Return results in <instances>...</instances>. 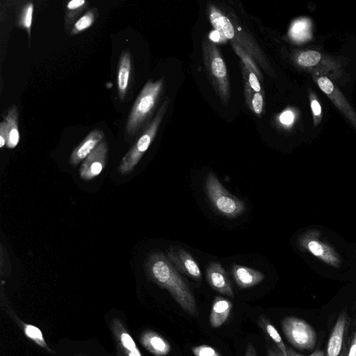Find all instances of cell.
<instances>
[{"label":"cell","mask_w":356,"mask_h":356,"mask_svg":"<svg viewBox=\"0 0 356 356\" xmlns=\"http://www.w3.org/2000/svg\"><path fill=\"white\" fill-rule=\"evenodd\" d=\"M145 270L147 277L166 289L177 304L191 316L198 314L195 296L177 269L161 251H154L147 257Z\"/></svg>","instance_id":"cell-1"},{"label":"cell","mask_w":356,"mask_h":356,"mask_svg":"<svg viewBox=\"0 0 356 356\" xmlns=\"http://www.w3.org/2000/svg\"><path fill=\"white\" fill-rule=\"evenodd\" d=\"M164 86V80L161 78L146 82L128 115L124 129L127 140L137 136L143 131L152 119L153 113L159 104Z\"/></svg>","instance_id":"cell-2"},{"label":"cell","mask_w":356,"mask_h":356,"mask_svg":"<svg viewBox=\"0 0 356 356\" xmlns=\"http://www.w3.org/2000/svg\"><path fill=\"white\" fill-rule=\"evenodd\" d=\"M202 58L208 79L221 102H229V84L227 67L216 44L209 39L202 42Z\"/></svg>","instance_id":"cell-3"},{"label":"cell","mask_w":356,"mask_h":356,"mask_svg":"<svg viewBox=\"0 0 356 356\" xmlns=\"http://www.w3.org/2000/svg\"><path fill=\"white\" fill-rule=\"evenodd\" d=\"M168 105L169 99L166 98L160 106L152 121L122 157L118 166V171L121 175H125L131 172L138 165L143 156L153 142L166 113Z\"/></svg>","instance_id":"cell-4"},{"label":"cell","mask_w":356,"mask_h":356,"mask_svg":"<svg viewBox=\"0 0 356 356\" xmlns=\"http://www.w3.org/2000/svg\"><path fill=\"white\" fill-rule=\"evenodd\" d=\"M205 188L212 207L218 213L229 218H235L244 213V202L230 193L212 172L207 176Z\"/></svg>","instance_id":"cell-5"},{"label":"cell","mask_w":356,"mask_h":356,"mask_svg":"<svg viewBox=\"0 0 356 356\" xmlns=\"http://www.w3.org/2000/svg\"><path fill=\"white\" fill-rule=\"evenodd\" d=\"M220 26L225 38L239 46L266 72L269 71L270 67L264 54L256 42L241 27L238 22L230 19L222 13Z\"/></svg>","instance_id":"cell-6"},{"label":"cell","mask_w":356,"mask_h":356,"mask_svg":"<svg viewBox=\"0 0 356 356\" xmlns=\"http://www.w3.org/2000/svg\"><path fill=\"white\" fill-rule=\"evenodd\" d=\"M281 325L285 337L294 347L302 350H312L315 347L316 332L307 321L296 316H286Z\"/></svg>","instance_id":"cell-7"},{"label":"cell","mask_w":356,"mask_h":356,"mask_svg":"<svg viewBox=\"0 0 356 356\" xmlns=\"http://www.w3.org/2000/svg\"><path fill=\"white\" fill-rule=\"evenodd\" d=\"M318 231H309L302 234L298 238L300 247L312 254L335 268H339L341 259L337 252L330 245L319 238Z\"/></svg>","instance_id":"cell-8"},{"label":"cell","mask_w":356,"mask_h":356,"mask_svg":"<svg viewBox=\"0 0 356 356\" xmlns=\"http://www.w3.org/2000/svg\"><path fill=\"white\" fill-rule=\"evenodd\" d=\"M108 147L105 139L82 162L79 173L84 181H90L97 177L106 165Z\"/></svg>","instance_id":"cell-9"},{"label":"cell","mask_w":356,"mask_h":356,"mask_svg":"<svg viewBox=\"0 0 356 356\" xmlns=\"http://www.w3.org/2000/svg\"><path fill=\"white\" fill-rule=\"evenodd\" d=\"M167 257L174 267L195 281H200L202 273L199 266L190 253L180 247L169 249Z\"/></svg>","instance_id":"cell-10"},{"label":"cell","mask_w":356,"mask_h":356,"mask_svg":"<svg viewBox=\"0 0 356 356\" xmlns=\"http://www.w3.org/2000/svg\"><path fill=\"white\" fill-rule=\"evenodd\" d=\"M111 330L120 356H143L134 339L120 319L115 318L112 320Z\"/></svg>","instance_id":"cell-11"},{"label":"cell","mask_w":356,"mask_h":356,"mask_svg":"<svg viewBox=\"0 0 356 356\" xmlns=\"http://www.w3.org/2000/svg\"><path fill=\"white\" fill-rule=\"evenodd\" d=\"M206 277L209 286L216 291L234 298V291L227 275L220 263L209 264L206 270Z\"/></svg>","instance_id":"cell-12"},{"label":"cell","mask_w":356,"mask_h":356,"mask_svg":"<svg viewBox=\"0 0 356 356\" xmlns=\"http://www.w3.org/2000/svg\"><path fill=\"white\" fill-rule=\"evenodd\" d=\"M104 137V131L99 129H95L88 133L72 151L69 159L70 165L76 166L83 161Z\"/></svg>","instance_id":"cell-13"},{"label":"cell","mask_w":356,"mask_h":356,"mask_svg":"<svg viewBox=\"0 0 356 356\" xmlns=\"http://www.w3.org/2000/svg\"><path fill=\"white\" fill-rule=\"evenodd\" d=\"M133 63L131 53L125 49L120 54L117 72V86L118 96L124 101L127 96L132 77Z\"/></svg>","instance_id":"cell-14"},{"label":"cell","mask_w":356,"mask_h":356,"mask_svg":"<svg viewBox=\"0 0 356 356\" xmlns=\"http://www.w3.org/2000/svg\"><path fill=\"white\" fill-rule=\"evenodd\" d=\"M347 323V312H342L338 316L330 334L325 356H339L343 348Z\"/></svg>","instance_id":"cell-15"},{"label":"cell","mask_w":356,"mask_h":356,"mask_svg":"<svg viewBox=\"0 0 356 356\" xmlns=\"http://www.w3.org/2000/svg\"><path fill=\"white\" fill-rule=\"evenodd\" d=\"M140 340L143 346L155 356H165L171 351L170 343L156 332L146 330L141 334Z\"/></svg>","instance_id":"cell-16"},{"label":"cell","mask_w":356,"mask_h":356,"mask_svg":"<svg viewBox=\"0 0 356 356\" xmlns=\"http://www.w3.org/2000/svg\"><path fill=\"white\" fill-rule=\"evenodd\" d=\"M232 270L234 280L241 289L252 287L265 278L261 272L245 266L235 264Z\"/></svg>","instance_id":"cell-17"},{"label":"cell","mask_w":356,"mask_h":356,"mask_svg":"<svg viewBox=\"0 0 356 356\" xmlns=\"http://www.w3.org/2000/svg\"><path fill=\"white\" fill-rule=\"evenodd\" d=\"M232 309V302L221 296H216L212 303L209 322L211 325L217 328L228 319Z\"/></svg>","instance_id":"cell-18"},{"label":"cell","mask_w":356,"mask_h":356,"mask_svg":"<svg viewBox=\"0 0 356 356\" xmlns=\"http://www.w3.org/2000/svg\"><path fill=\"white\" fill-rule=\"evenodd\" d=\"M19 112L18 108L13 105L8 111L4 119L7 122L8 129V138L6 143L8 148L13 149L19 143V131L18 127Z\"/></svg>","instance_id":"cell-19"},{"label":"cell","mask_w":356,"mask_h":356,"mask_svg":"<svg viewBox=\"0 0 356 356\" xmlns=\"http://www.w3.org/2000/svg\"><path fill=\"white\" fill-rule=\"evenodd\" d=\"M89 2L86 0H71L66 3L65 27L70 32L74 24L88 8Z\"/></svg>","instance_id":"cell-20"},{"label":"cell","mask_w":356,"mask_h":356,"mask_svg":"<svg viewBox=\"0 0 356 356\" xmlns=\"http://www.w3.org/2000/svg\"><path fill=\"white\" fill-rule=\"evenodd\" d=\"M15 320L22 327L24 335L28 339L33 341L38 346L46 350L47 352L54 353V351H53L47 345L43 334L39 327L32 324L26 323L16 318H15Z\"/></svg>","instance_id":"cell-21"},{"label":"cell","mask_w":356,"mask_h":356,"mask_svg":"<svg viewBox=\"0 0 356 356\" xmlns=\"http://www.w3.org/2000/svg\"><path fill=\"white\" fill-rule=\"evenodd\" d=\"M98 15V10L96 8L87 10L72 26L70 31V35L80 34L91 27L96 21Z\"/></svg>","instance_id":"cell-22"},{"label":"cell","mask_w":356,"mask_h":356,"mask_svg":"<svg viewBox=\"0 0 356 356\" xmlns=\"http://www.w3.org/2000/svg\"><path fill=\"white\" fill-rule=\"evenodd\" d=\"M258 324L274 341L277 348L281 351L282 355L287 356L286 347L279 332L271 323L270 321L266 316L261 315L258 318Z\"/></svg>","instance_id":"cell-23"},{"label":"cell","mask_w":356,"mask_h":356,"mask_svg":"<svg viewBox=\"0 0 356 356\" xmlns=\"http://www.w3.org/2000/svg\"><path fill=\"white\" fill-rule=\"evenodd\" d=\"M34 6L31 1L26 3L19 13L17 25L24 29L31 38Z\"/></svg>","instance_id":"cell-24"},{"label":"cell","mask_w":356,"mask_h":356,"mask_svg":"<svg viewBox=\"0 0 356 356\" xmlns=\"http://www.w3.org/2000/svg\"><path fill=\"white\" fill-rule=\"evenodd\" d=\"M232 46L248 71L254 73L258 78L262 79L261 73L254 60L237 44L232 42Z\"/></svg>","instance_id":"cell-25"},{"label":"cell","mask_w":356,"mask_h":356,"mask_svg":"<svg viewBox=\"0 0 356 356\" xmlns=\"http://www.w3.org/2000/svg\"><path fill=\"white\" fill-rule=\"evenodd\" d=\"M321 54L316 51H308L301 53L298 62L302 66L311 67L316 65L321 60Z\"/></svg>","instance_id":"cell-26"},{"label":"cell","mask_w":356,"mask_h":356,"mask_svg":"<svg viewBox=\"0 0 356 356\" xmlns=\"http://www.w3.org/2000/svg\"><path fill=\"white\" fill-rule=\"evenodd\" d=\"M222 12L218 9L215 6L210 5L208 6V14L209 17L214 29L219 34L222 41L225 40V38L222 34V29L220 26V15Z\"/></svg>","instance_id":"cell-27"},{"label":"cell","mask_w":356,"mask_h":356,"mask_svg":"<svg viewBox=\"0 0 356 356\" xmlns=\"http://www.w3.org/2000/svg\"><path fill=\"white\" fill-rule=\"evenodd\" d=\"M191 351L195 356H222L216 349L207 344L194 346Z\"/></svg>","instance_id":"cell-28"},{"label":"cell","mask_w":356,"mask_h":356,"mask_svg":"<svg viewBox=\"0 0 356 356\" xmlns=\"http://www.w3.org/2000/svg\"><path fill=\"white\" fill-rule=\"evenodd\" d=\"M242 74H244L248 80L251 88L255 92H261V87L258 79V76L253 72L248 71L246 67L242 64Z\"/></svg>","instance_id":"cell-29"},{"label":"cell","mask_w":356,"mask_h":356,"mask_svg":"<svg viewBox=\"0 0 356 356\" xmlns=\"http://www.w3.org/2000/svg\"><path fill=\"white\" fill-rule=\"evenodd\" d=\"M264 99L261 92H255L252 99V111L260 115L263 111Z\"/></svg>","instance_id":"cell-30"},{"label":"cell","mask_w":356,"mask_h":356,"mask_svg":"<svg viewBox=\"0 0 356 356\" xmlns=\"http://www.w3.org/2000/svg\"><path fill=\"white\" fill-rule=\"evenodd\" d=\"M318 84L325 93L330 95L334 89V86L332 81L327 77H321L318 80Z\"/></svg>","instance_id":"cell-31"},{"label":"cell","mask_w":356,"mask_h":356,"mask_svg":"<svg viewBox=\"0 0 356 356\" xmlns=\"http://www.w3.org/2000/svg\"><path fill=\"white\" fill-rule=\"evenodd\" d=\"M8 138V124L5 119L0 122V147L6 145Z\"/></svg>","instance_id":"cell-32"},{"label":"cell","mask_w":356,"mask_h":356,"mask_svg":"<svg viewBox=\"0 0 356 356\" xmlns=\"http://www.w3.org/2000/svg\"><path fill=\"white\" fill-rule=\"evenodd\" d=\"M306 27L305 22H296L291 28V33L293 36L299 38Z\"/></svg>","instance_id":"cell-33"},{"label":"cell","mask_w":356,"mask_h":356,"mask_svg":"<svg viewBox=\"0 0 356 356\" xmlns=\"http://www.w3.org/2000/svg\"><path fill=\"white\" fill-rule=\"evenodd\" d=\"M294 120V115L291 111H284L280 116V122L286 125L291 124Z\"/></svg>","instance_id":"cell-34"},{"label":"cell","mask_w":356,"mask_h":356,"mask_svg":"<svg viewBox=\"0 0 356 356\" xmlns=\"http://www.w3.org/2000/svg\"><path fill=\"white\" fill-rule=\"evenodd\" d=\"M286 353L287 356H305L302 354H300L295 351L293 349H292L290 347H286ZM308 356H325V353L323 350H321L320 349L316 350L314 352H313L311 355Z\"/></svg>","instance_id":"cell-35"},{"label":"cell","mask_w":356,"mask_h":356,"mask_svg":"<svg viewBox=\"0 0 356 356\" xmlns=\"http://www.w3.org/2000/svg\"><path fill=\"white\" fill-rule=\"evenodd\" d=\"M348 356H356V331L353 335L350 348L348 349Z\"/></svg>","instance_id":"cell-36"},{"label":"cell","mask_w":356,"mask_h":356,"mask_svg":"<svg viewBox=\"0 0 356 356\" xmlns=\"http://www.w3.org/2000/svg\"><path fill=\"white\" fill-rule=\"evenodd\" d=\"M244 356H257L256 349L251 343H248L246 346Z\"/></svg>","instance_id":"cell-37"},{"label":"cell","mask_w":356,"mask_h":356,"mask_svg":"<svg viewBox=\"0 0 356 356\" xmlns=\"http://www.w3.org/2000/svg\"><path fill=\"white\" fill-rule=\"evenodd\" d=\"M312 108L313 110L314 113L316 115H320L321 112V108L319 103L316 100H313L311 104Z\"/></svg>","instance_id":"cell-38"},{"label":"cell","mask_w":356,"mask_h":356,"mask_svg":"<svg viewBox=\"0 0 356 356\" xmlns=\"http://www.w3.org/2000/svg\"><path fill=\"white\" fill-rule=\"evenodd\" d=\"M267 353L268 356H284L277 347L268 348Z\"/></svg>","instance_id":"cell-39"},{"label":"cell","mask_w":356,"mask_h":356,"mask_svg":"<svg viewBox=\"0 0 356 356\" xmlns=\"http://www.w3.org/2000/svg\"><path fill=\"white\" fill-rule=\"evenodd\" d=\"M348 349L347 346H343L339 356H348Z\"/></svg>","instance_id":"cell-40"}]
</instances>
